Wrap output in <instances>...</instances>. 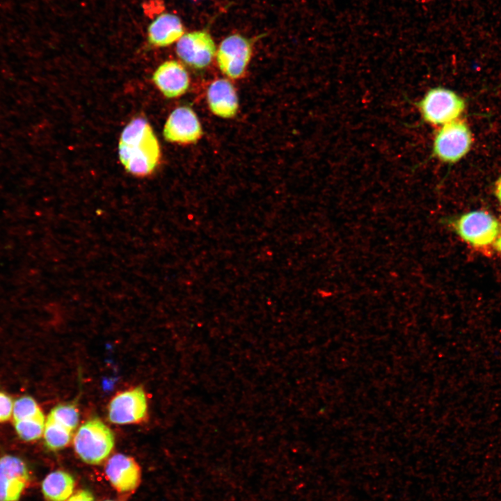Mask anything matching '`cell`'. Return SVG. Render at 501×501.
<instances>
[{
    "label": "cell",
    "mask_w": 501,
    "mask_h": 501,
    "mask_svg": "<svg viewBox=\"0 0 501 501\" xmlns=\"http://www.w3.org/2000/svg\"><path fill=\"white\" fill-rule=\"evenodd\" d=\"M163 135L170 143L191 144L202 135V129L197 115L189 106H180L169 115L164 127Z\"/></svg>",
    "instance_id": "9"
},
{
    "label": "cell",
    "mask_w": 501,
    "mask_h": 501,
    "mask_svg": "<svg viewBox=\"0 0 501 501\" xmlns=\"http://www.w3.org/2000/svg\"><path fill=\"white\" fill-rule=\"evenodd\" d=\"M207 101L210 111L223 118L234 117L239 108L236 90L225 79L214 81L207 90Z\"/></svg>",
    "instance_id": "13"
},
{
    "label": "cell",
    "mask_w": 501,
    "mask_h": 501,
    "mask_svg": "<svg viewBox=\"0 0 501 501\" xmlns=\"http://www.w3.org/2000/svg\"><path fill=\"white\" fill-rule=\"evenodd\" d=\"M30 479L22 459L12 455L0 458V501H18Z\"/></svg>",
    "instance_id": "10"
},
{
    "label": "cell",
    "mask_w": 501,
    "mask_h": 501,
    "mask_svg": "<svg viewBox=\"0 0 501 501\" xmlns=\"http://www.w3.org/2000/svg\"><path fill=\"white\" fill-rule=\"evenodd\" d=\"M45 418L42 411L35 415L14 422L15 431L19 437L27 442L40 438L45 427Z\"/></svg>",
    "instance_id": "17"
},
{
    "label": "cell",
    "mask_w": 501,
    "mask_h": 501,
    "mask_svg": "<svg viewBox=\"0 0 501 501\" xmlns=\"http://www.w3.org/2000/svg\"><path fill=\"white\" fill-rule=\"evenodd\" d=\"M105 474L111 486L120 493L133 492L138 486L141 478L138 463L123 454H114L108 460Z\"/></svg>",
    "instance_id": "11"
},
{
    "label": "cell",
    "mask_w": 501,
    "mask_h": 501,
    "mask_svg": "<svg viewBox=\"0 0 501 501\" xmlns=\"http://www.w3.org/2000/svg\"><path fill=\"white\" fill-rule=\"evenodd\" d=\"M184 32V26L178 16L171 13H162L148 26V40L153 46L166 47L178 41Z\"/></svg>",
    "instance_id": "14"
},
{
    "label": "cell",
    "mask_w": 501,
    "mask_h": 501,
    "mask_svg": "<svg viewBox=\"0 0 501 501\" xmlns=\"http://www.w3.org/2000/svg\"><path fill=\"white\" fill-rule=\"evenodd\" d=\"M495 193L497 198L501 203V177L495 182Z\"/></svg>",
    "instance_id": "22"
},
{
    "label": "cell",
    "mask_w": 501,
    "mask_h": 501,
    "mask_svg": "<svg viewBox=\"0 0 501 501\" xmlns=\"http://www.w3.org/2000/svg\"><path fill=\"white\" fill-rule=\"evenodd\" d=\"M74 487V477L61 470L48 474L41 485L42 494L47 501H66L72 495Z\"/></svg>",
    "instance_id": "15"
},
{
    "label": "cell",
    "mask_w": 501,
    "mask_h": 501,
    "mask_svg": "<svg viewBox=\"0 0 501 501\" xmlns=\"http://www.w3.org/2000/svg\"><path fill=\"white\" fill-rule=\"evenodd\" d=\"M119 159L125 169L139 177L150 175L161 159L159 141L149 122L136 118L124 128L118 143Z\"/></svg>",
    "instance_id": "1"
},
{
    "label": "cell",
    "mask_w": 501,
    "mask_h": 501,
    "mask_svg": "<svg viewBox=\"0 0 501 501\" xmlns=\"http://www.w3.org/2000/svg\"><path fill=\"white\" fill-rule=\"evenodd\" d=\"M105 501H114V500H105Z\"/></svg>",
    "instance_id": "24"
},
{
    "label": "cell",
    "mask_w": 501,
    "mask_h": 501,
    "mask_svg": "<svg viewBox=\"0 0 501 501\" xmlns=\"http://www.w3.org/2000/svg\"><path fill=\"white\" fill-rule=\"evenodd\" d=\"M152 80L157 88L168 98L184 94L189 86V77L184 67L171 60L161 63L154 71Z\"/></svg>",
    "instance_id": "12"
},
{
    "label": "cell",
    "mask_w": 501,
    "mask_h": 501,
    "mask_svg": "<svg viewBox=\"0 0 501 501\" xmlns=\"http://www.w3.org/2000/svg\"><path fill=\"white\" fill-rule=\"evenodd\" d=\"M72 432L48 416L43 432L45 446L52 451L64 448L70 443Z\"/></svg>",
    "instance_id": "16"
},
{
    "label": "cell",
    "mask_w": 501,
    "mask_h": 501,
    "mask_svg": "<svg viewBox=\"0 0 501 501\" xmlns=\"http://www.w3.org/2000/svg\"><path fill=\"white\" fill-rule=\"evenodd\" d=\"M472 144V136L469 127L459 118L440 126L436 132L432 156L442 162L454 164L468 154Z\"/></svg>",
    "instance_id": "5"
},
{
    "label": "cell",
    "mask_w": 501,
    "mask_h": 501,
    "mask_svg": "<svg viewBox=\"0 0 501 501\" xmlns=\"http://www.w3.org/2000/svg\"><path fill=\"white\" fill-rule=\"evenodd\" d=\"M496 250L501 253V232H500L496 241L494 243Z\"/></svg>",
    "instance_id": "23"
},
{
    "label": "cell",
    "mask_w": 501,
    "mask_h": 501,
    "mask_svg": "<svg viewBox=\"0 0 501 501\" xmlns=\"http://www.w3.org/2000/svg\"><path fill=\"white\" fill-rule=\"evenodd\" d=\"M417 106L425 122L442 126L459 119L465 110L466 103L454 91L439 86L429 89Z\"/></svg>",
    "instance_id": "4"
},
{
    "label": "cell",
    "mask_w": 501,
    "mask_h": 501,
    "mask_svg": "<svg viewBox=\"0 0 501 501\" xmlns=\"http://www.w3.org/2000/svg\"><path fill=\"white\" fill-rule=\"evenodd\" d=\"M251 55L250 40L235 33L221 41L216 52V60L219 69L225 76L239 79L244 74Z\"/></svg>",
    "instance_id": "7"
},
{
    "label": "cell",
    "mask_w": 501,
    "mask_h": 501,
    "mask_svg": "<svg viewBox=\"0 0 501 501\" xmlns=\"http://www.w3.org/2000/svg\"><path fill=\"white\" fill-rule=\"evenodd\" d=\"M445 222L463 241L476 248L493 244L500 232L497 218L483 210L471 211Z\"/></svg>",
    "instance_id": "3"
},
{
    "label": "cell",
    "mask_w": 501,
    "mask_h": 501,
    "mask_svg": "<svg viewBox=\"0 0 501 501\" xmlns=\"http://www.w3.org/2000/svg\"><path fill=\"white\" fill-rule=\"evenodd\" d=\"M48 416L72 431L77 428L79 419L77 408L68 404L55 406Z\"/></svg>",
    "instance_id": "18"
},
{
    "label": "cell",
    "mask_w": 501,
    "mask_h": 501,
    "mask_svg": "<svg viewBox=\"0 0 501 501\" xmlns=\"http://www.w3.org/2000/svg\"><path fill=\"white\" fill-rule=\"evenodd\" d=\"M41 409L35 400L30 396H23L13 402V421H18L31 417Z\"/></svg>",
    "instance_id": "19"
},
{
    "label": "cell",
    "mask_w": 501,
    "mask_h": 501,
    "mask_svg": "<svg viewBox=\"0 0 501 501\" xmlns=\"http://www.w3.org/2000/svg\"><path fill=\"white\" fill-rule=\"evenodd\" d=\"M216 51L214 41L206 30L184 34L176 45V53L180 58L196 69L207 67L212 61Z\"/></svg>",
    "instance_id": "8"
},
{
    "label": "cell",
    "mask_w": 501,
    "mask_h": 501,
    "mask_svg": "<svg viewBox=\"0 0 501 501\" xmlns=\"http://www.w3.org/2000/svg\"><path fill=\"white\" fill-rule=\"evenodd\" d=\"M73 443L76 454L83 461L98 465L110 455L114 447L115 437L106 424L94 418L78 429Z\"/></svg>",
    "instance_id": "2"
},
{
    "label": "cell",
    "mask_w": 501,
    "mask_h": 501,
    "mask_svg": "<svg viewBox=\"0 0 501 501\" xmlns=\"http://www.w3.org/2000/svg\"><path fill=\"white\" fill-rule=\"evenodd\" d=\"M148 399L144 390L134 387L117 393L108 406V418L116 424L140 423L148 415Z\"/></svg>",
    "instance_id": "6"
},
{
    "label": "cell",
    "mask_w": 501,
    "mask_h": 501,
    "mask_svg": "<svg viewBox=\"0 0 501 501\" xmlns=\"http://www.w3.org/2000/svg\"><path fill=\"white\" fill-rule=\"evenodd\" d=\"M13 401L11 397L0 392V422L8 421L13 415Z\"/></svg>",
    "instance_id": "20"
},
{
    "label": "cell",
    "mask_w": 501,
    "mask_h": 501,
    "mask_svg": "<svg viewBox=\"0 0 501 501\" xmlns=\"http://www.w3.org/2000/svg\"><path fill=\"white\" fill-rule=\"evenodd\" d=\"M66 501H95V499L90 491L80 490L72 495Z\"/></svg>",
    "instance_id": "21"
}]
</instances>
